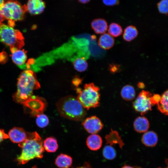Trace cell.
<instances>
[{"instance_id":"1","label":"cell","mask_w":168,"mask_h":168,"mask_svg":"<svg viewBox=\"0 0 168 168\" xmlns=\"http://www.w3.org/2000/svg\"><path fill=\"white\" fill-rule=\"evenodd\" d=\"M21 149L20 155L17 156L16 161L19 164H24L35 158H42L44 149L43 142L36 132L28 133L27 138L22 142L18 144Z\"/></svg>"},{"instance_id":"2","label":"cell","mask_w":168,"mask_h":168,"mask_svg":"<svg viewBox=\"0 0 168 168\" xmlns=\"http://www.w3.org/2000/svg\"><path fill=\"white\" fill-rule=\"evenodd\" d=\"M40 86L35 72L31 70H25L17 79V90L13 95V100L22 104L33 95L34 90L39 89Z\"/></svg>"},{"instance_id":"3","label":"cell","mask_w":168,"mask_h":168,"mask_svg":"<svg viewBox=\"0 0 168 168\" xmlns=\"http://www.w3.org/2000/svg\"><path fill=\"white\" fill-rule=\"evenodd\" d=\"M58 111L62 117L69 119L78 121L85 116V108L77 98L68 96L60 98L56 104Z\"/></svg>"},{"instance_id":"4","label":"cell","mask_w":168,"mask_h":168,"mask_svg":"<svg viewBox=\"0 0 168 168\" xmlns=\"http://www.w3.org/2000/svg\"><path fill=\"white\" fill-rule=\"evenodd\" d=\"M0 42L8 46L12 53L21 49L24 45V38L21 32L13 27L0 23Z\"/></svg>"},{"instance_id":"5","label":"cell","mask_w":168,"mask_h":168,"mask_svg":"<svg viewBox=\"0 0 168 168\" xmlns=\"http://www.w3.org/2000/svg\"><path fill=\"white\" fill-rule=\"evenodd\" d=\"M27 12L26 5H22L17 0H4L0 7V12L9 25L13 27L15 21L22 20Z\"/></svg>"},{"instance_id":"6","label":"cell","mask_w":168,"mask_h":168,"mask_svg":"<svg viewBox=\"0 0 168 168\" xmlns=\"http://www.w3.org/2000/svg\"><path fill=\"white\" fill-rule=\"evenodd\" d=\"M76 91L78 94L77 98L84 108L88 110L99 106L100 88L94 83L86 84L83 89L77 88Z\"/></svg>"},{"instance_id":"7","label":"cell","mask_w":168,"mask_h":168,"mask_svg":"<svg viewBox=\"0 0 168 168\" xmlns=\"http://www.w3.org/2000/svg\"><path fill=\"white\" fill-rule=\"evenodd\" d=\"M152 94L149 91L142 90L133 103L135 110L140 113L142 115L152 110V106H153L152 100Z\"/></svg>"},{"instance_id":"8","label":"cell","mask_w":168,"mask_h":168,"mask_svg":"<svg viewBox=\"0 0 168 168\" xmlns=\"http://www.w3.org/2000/svg\"><path fill=\"white\" fill-rule=\"evenodd\" d=\"M24 106L30 110L31 115L36 116L43 113L46 106L45 100L37 96H32L22 103Z\"/></svg>"},{"instance_id":"9","label":"cell","mask_w":168,"mask_h":168,"mask_svg":"<svg viewBox=\"0 0 168 168\" xmlns=\"http://www.w3.org/2000/svg\"><path fill=\"white\" fill-rule=\"evenodd\" d=\"M82 124L86 131L91 134L98 133L103 127L101 120L95 116L87 118L82 122Z\"/></svg>"},{"instance_id":"10","label":"cell","mask_w":168,"mask_h":168,"mask_svg":"<svg viewBox=\"0 0 168 168\" xmlns=\"http://www.w3.org/2000/svg\"><path fill=\"white\" fill-rule=\"evenodd\" d=\"M28 134V132H26L23 128L15 127L9 131L8 136L12 142L19 144L26 139Z\"/></svg>"},{"instance_id":"11","label":"cell","mask_w":168,"mask_h":168,"mask_svg":"<svg viewBox=\"0 0 168 168\" xmlns=\"http://www.w3.org/2000/svg\"><path fill=\"white\" fill-rule=\"evenodd\" d=\"M27 11L33 15H37L42 13L46 7L43 0H28L26 5Z\"/></svg>"},{"instance_id":"12","label":"cell","mask_w":168,"mask_h":168,"mask_svg":"<svg viewBox=\"0 0 168 168\" xmlns=\"http://www.w3.org/2000/svg\"><path fill=\"white\" fill-rule=\"evenodd\" d=\"M101 137L96 134H92L88 137L86 140L87 147L91 150L96 151L99 149L102 144Z\"/></svg>"},{"instance_id":"13","label":"cell","mask_w":168,"mask_h":168,"mask_svg":"<svg viewBox=\"0 0 168 168\" xmlns=\"http://www.w3.org/2000/svg\"><path fill=\"white\" fill-rule=\"evenodd\" d=\"M91 26L95 32L98 34L105 33L108 29L107 21L101 18L93 20L91 23Z\"/></svg>"},{"instance_id":"14","label":"cell","mask_w":168,"mask_h":168,"mask_svg":"<svg viewBox=\"0 0 168 168\" xmlns=\"http://www.w3.org/2000/svg\"><path fill=\"white\" fill-rule=\"evenodd\" d=\"M27 51L24 49H18L12 53V58L13 62L18 67L23 68L26 60Z\"/></svg>"},{"instance_id":"15","label":"cell","mask_w":168,"mask_h":168,"mask_svg":"<svg viewBox=\"0 0 168 168\" xmlns=\"http://www.w3.org/2000/svg\"><path fill=\"white\" fill-rule=\"evenodd\" d=\"M133 126L135 131L139 133H145L147 131L149 127V122L144 116H139L134 120Z\"/></svg>"},{"instance_id":"16","label":"cell","mask_w":168,"mask_h":168,"mask_svg":"<svg viewBox=\"0 0 168 168\" xmlns=\"http://www.w3.org/2000/svg\"><path fill=\"white\" fill-rule=\"evenodd\" d=\"M115 40L114 38L108 33L102 34L99 38L98 43L102 49L108 50L111 48L114 45Z\"/></svg>"},{"instance_id":"17","label":"cell","mask_w":168,"mask_h":168,"mask_svg":"<svg viewBox=\"0 0 168 168\" xmlns=\"http://www.w3.org/2000/svg\"><path fill=\"white\" fill-rule=\"evenodd\" d=\"M158 140L157 134L153 131H149L145 132L142 135L141 138L142 142L144 145L151 147L156 145Z\"/></svg>"},{"instance_id":"18","label":"cell","mask_w":168,"mask_h":168,"mask_svg":"<svg viewBox=\"0 0 168 168\" xmlns=\"http://www.w3.org/2000/svg\"><path fill=\"white\" fill-rule=\"evenodd\" d=\"M72 163V158L66 154L61 153L57 157L55 163L59 168H69Z\"/></svg>"},{"instance_id":"19","label":"cell","mask_w":168,"mask_h":168,"mask_svg":"<svg viewBox=\"0 0 168 168\" xmlns=\"http://www.w3.org/2000/svg\"><path fill=\"white\" fill-rule=\"evenodd\" d=\"M105 138L107 144L111 146L117 144L122 148L124 145L118 132L114 130H112L109 134L105 136Z\"/></svg>"},{"instance_id":"20","label":"cell","mask_w":168,"mask_h":168,"mask_svg":"<svg viewBox=\"0 0 168 168\" xmlns=\"http://www.w3.org/2000/svg\"><path fill=\"white\" fill-rule=\"evenodd\" d=\"M138 35L137 28L131 25L127 26L124 29L123 35V39L127 42H130L135 39Z\"/></svg>"},{"instance_id":"21","label":"cell","mask_w":168,"mask_h":168,"mask_svg":"<svg viewBox=\"0 0 168 168\" xmlns=\"http://www.w3.org/2000/svg\"><path fill=\"white\" fill-rule=\"evenodd\" d=\"M44 149L48 152H54L58 148V145L56 139L52 137L46 138L43 142Z\"/></svg>"},{"instance_id":"22","label":"cell","mask_w":168,"mask_h":168,"mask_svg":"<svg viewBox=\"0 0 168 168\" xmlns=\"http://www.w3.org/2000/svg\"><path fill=\"white\" fill-rule=\"evenodd\" d=\"M122 98L126 101H131L135 96V91L134 87L130 85H127L124 86L120 92Z\"/></svg>"},{"instance_id":"23","label":"cell","mask_w":168,"mask_h":168,"mask_svg":"<svg viewBox=\"0 0 168 168\" xmlns=\"http://www.w3.org/2000/svg\"><path fill=\"white\" fill-rule=\"evenodd\" d=\"M157 105L158 110L161 113L168 115V90L162 94Z\"/></svg>"},{"instance_id":"24","label":"cell","mask_w":168,"mask_h":168,"mask_svg":"<svg viewBox=\"0 0 168 168\" xmlns=\"http://www.w3.org/2000/svg\"><path fill=\"white\" fill-rule=\"evenodd\" d=\"M74 68L79 72H83L87 68L88 64L84 58L78 57L74 59L73 62Z\"/></svg>"},{"instance_id":"25","label":"cell","mask_w":168,"mask_h":168,"mask_svg":"<svg viewBox=\"0 0 168 168\" xmlns=\"http://www.w3.org/2000/svg\"><path fill=\"white\" fill-rule=\"evenodd\" d=\"M123 32L122 28L119 24L113 22L110 25L108 32L112 37H118L122 34Z\"/></svg>"},{"instance_id":"26","label":"cell","mask_w":168,"mask_h":168,"mask_svg":"<svg viewBox=\"0 0 168 168\" xmlns=\"http://www.w3.org/2000/svg\"><path fill=\"white\" fill-rule=\"evenodd\" d=\"M102 154L104 157L108 160H111L114 159L116 156V152L112 146L106 145L103 149Z\"/></svg>"},{"instance_id":"27","label":"cell","mask_w":168,"mask_h":168,"mask_svg":"<svg viewBox=\"0 0 168 168\" xmlns=\"http://www.w3.org/2000/svg\"><path fill=\"white\" fill-rule=\"evenodd\" d=\"M36 116V123L39 127L43 128L48 125L49 120L46 115L42 113L38 114Z\"/></svg>"},{"instance_id":"28","label":"cell","mask_w":168,"mask_h":168,"mask_svg":"<svg viewBox=\"0 0 168 168\" xmlns=\"http://www.w3.org/2000/svg\"><path fill=\"white\" fill-rule=\"evenodd\" d=\"M160 13L168 15V0H161L157 4Z\"/></svg>"},{"instance_id":"29","label":"cell","mask_w":168,"mask_h":168,"mask_svg":"<svg viewBox=\"0 0 168 168\" xmlns=\"http://www.w3.org/2000/svg\"><path fill=\"white\" fill-rule=\"evenodd\" d=\"M110 71L112 73H114L119 72L120 70V66L119 65L115 64H110L109 67Z\"/></svg>"},{"instance_id":"30","label":"cell","mask_w":168,"mask_h":168,"mask_svg":"<svg viewBox=\"0 0 168 168\" xmlns=\"http://www.w3.org/2000/svg\"><path fill=\"white\" fill-rule=\"evenodd\" d=\"M103 3L106 6H112L118 4L119 0H102Z\"/></svg>"},{"instance_id":"31","label":"cell","mask_w":168,"mask_h":168,"mask_svg":"<svg viewBox=\"0 0 168 168\" xmlns=\"http://www.w3.org/2000/svg\"><path fill=\"white\" fill-rule=\"evenodd\" d=\"M9 138L8 135L6 134L3 129L0 128V144L4 139Z\"/></svg>"},{"instance_id":"32","label":"cell","mask_w":168,"mask_h":168,"mask_svg":"<svg viewBox=\"0 0 168 168\" xmlns=\"http://www.w3.org/2000/svg\"><path fill=\"white\" fill-rule=\"evenodd\" d=\"M82 80L78 78H75L73 79L72 82L73 84L77 87L81 83Z\"/></svg>"},{"instance_id":"33","label":"cell","mask_w":168,"mask_h":168,"mask_svg":"<svg viewBox=\"0 0 168 168\" xmlns=\"http://www.w3.org/2000/svg\"><path fill=\"white\" fill-rule=\"evenodd\" d=\"M76 168H92V167L90 163L86 162L82 166L77 167Z\"/></svg>"},{"instance_id":"34","label":"cell","mask_w":168,"mask_h":168,"mask_svg":"<svg viewBox=\"0 0 168 168\" xmlns=\"http://www.w3.org/2000/svg\"><path fill=\"white\" fill-rule=\"evenodd\" d=\"M121 168H141L139 166H131L127 165H124L122 166Z\"/></svg>"},{"instance_id":"35","label":"cell","mask_w":168,"mask_h":168,"mask_svg":"<svg viewBox=\"0 0 168 168\" xmlns=\"http://www.w3.org/2000/svg\"><path fill=\"white\" fill-rule=\"evenodd\" d=\"M138 86L140 88H143L145 87L144 84L142 82H139L137 84Z\"/></svg>"},{"instance_id":"36","label":"cell","mask_w":168,"mask_h":168,"mask_svg":"<svg viewBox=\"0 0 168 168\" xmlns=\"http://www.w3.org/2000/svg\"><path fill=\"white\" fill-rule=\"evenodd\" d=\"M80 3L82 4H86L90 0H78Z\"/></svg>"},{"instance_id":"37","label":"cell","mask_w":168,"mask_h":168,"mask_svg":"<svg viewBox=\"0 0 168 168\" xmlns=\"http://www.w3.org/2000/svg\"><path fill=\"white\" fill-rule=\"evenodd\" d=\"M5 20V19L2 16L0 12V23H2V22Z\"/></svg>"},{"instance_id":"38","label":"cell","mask_w":168,"mask_h":168,"mask_svg":"<svg viewBox=\"0 0 168 168\" xmlns=\"http://www.w3.org/2000/svg\"><path fill=\"white\" fill-rule=\"evenodd\" d=\"M4 0H0V7L3 4Z\"/></svg>"},{"instance_id":"39","label":"cell","mask_w":168,"mask_h":168,"mask_svg":"<svg viewBox=\"0 0 168 168\" xmlns=\"http://www.w3.org/2000/svg\"><path fill=\"white\" fill-rule=\"evenodd\" d=\"M166 161H167V162H167V165H168V159Z\"/></svg>"},{"instance_id":"40","label":"cell","mask_w":168,"mask_h":168,"mask_svg":"<svg viewBox=\"0 0 168 168\" xmlns=\"http://www.w3.org/2000/svg\"><path fill=\"white\" fill-rule=\"evenodd\" d=\"M32 168H37L36 167V166H34Z\"/></svg>"},{"instance_id":"41","label":"cell","mask_w":168,"mask_h":168,"mask_svg":"<svg viewBox=\"0 0 168 168\" xmlns=\"http://www.w3.org/2000/svg\"></svg>"}]
</instances>
